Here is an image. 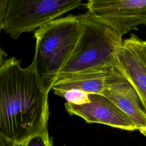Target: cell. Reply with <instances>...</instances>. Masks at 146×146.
<instances>
[{
    "label": "cell",
    "instance_id": "cell-1",
    "mask_svg": "<svg viewBox=\"0 0 146 146\" xmlns=\"http://www.w3.org/2000/svg\"><path fill=\"white\" fill-rule=\"evenodd\" d=\"M49 115L48 94L33 65L6 59L0 68V136L6 145L22 146L47 129Z\"/></svg>",
    "mask_w": 146,
    "mask_h": 146
},
{
    "label": "cell",
    "instance_id": "cell-2",
    "mask_svg": "<svg viewBox=\"0 0 146 146\" xmlns=\"http://www.w3.org/2000/svg\"><path fill=\"white\" fill-rule=\"evenodd\" d=\"M79 17L82 24V34L56 80L78 74L110 70H119L124 76L120 60L122 38L111 28L94 20L87 13Z\"/></svg>",
    "mask_w": 146,
    "mask_h": 146
},
{
    "label": "cell",
    "instance_id": "cell-3",
    "mask_svg": "<svg viewBox=\"0 0 146 146\" xmlns=\"http://www.w3.org/2000/svg\"><path fill=\"white\" fill-rule=\"evenodd\" d=\"M82 29L79 15H69L51 21L35 31V51L31 64L47 94L74 51Z\"/></svg>",
    "mask_w": 146,
    "mask_h": 146
},
{
    "label": "cell",
    "instance_id": "cell-4",
    "mask_svg": "<svg viewBox=\"0 0 146 146\" xmlns=\"http://www.w3.org/2000/svg\"><path fill=\"white\" fill-rule=\"evenodd\" d=\"M81 5V0H8L3 30L17 39Z\"/></svg>",
    "mask_w": 146,
    "mask_h": 146
},
{
    "label": "cell",
    "instance_id": "cell-5",
    "mask_svg": "<svg viewBox=\"0 0 146 146\" xmlns=\"http://www.w3.org/2000/svg\"><path fill=\"white\" fill-rule=\"evenodd\" d=\"M94 20L122 36L146 26V0H90L84 5Z\"/></svg>",
    "mask_w": 146,
    "mask_h": 146
},
{
    "label": "cell",
    "instance_id": "cell-6",
    "mask_svg": "<svg viewBox=\"0 0 146 146\" xmlns=\"http://www.w3.org/2000/svg\"><path fill=\"white\" fill-rule=\"evenodd\" d=\"M90 103L82 106L66 102L64 107L71 115L83 119L87 123H99L123 130H137L135 123L106 97L98 94H89Z\"/></svg>",
    "mask_w": 146,
    "mask_h": 146
},
{
    "label": "cell",
    "instance_id": "cell-7",
    "mask_svg": "<svg viewBox=\"0 0 146 146\" xmlns=\"http://www.w3.org/2000/svg\"><path fill=\"white\" fill-rule=\"evenodd\" d=\"M128 116L137 130L146 137V112L132 85L125 79H117L108 84L102 94Z\"/></svg>",
    "mask_w": 146,
    "mask_h": 146
},
{
    "label": "cell",
    "instance_id": "cell-8",
    "mask_svg": "<svg viewBox=\"0 0 146 146\" xmlns=\"http://www.w3.org/2000/svg\"><path fill=\"white\" fill-rule=\"evenodd\" d=\"M120 78L125 79L117 70L80 73L56 80L52 89L54 92L76 88L88 94L102 95L109 84Z\"/></svg>",
    "mask_w": 146,
    "mask_h": 146
},
{
    "label": "cell",
    "instance_id": "cell-9",
    "mask_svg": "<svg viewBox=\"0 0 146 146\" xmlns=\"http://www.w3.org/2000/svg\"><path fill=\"white\" fill-rule=\"evenodd\" d=\"M120 60L125 78L135 89L146 112V61L133 47L128 40H123Z\"/></svg>",
    "mask_w": 146,
    "mask_h": 146
},
{
    "label": "cell",
    "instance_id": "cell-10",
    "mask_svg": "<svg viewBox=\"0 0 146 146\" xmlns=\"http://www.w3.org/2000/svg\"><path fill=\"white\" fill-rule=\"evenodd\" d=\"M55 94L64 98L67 102L82 106L90 103L89 94L82 90L72 88L66 91H54Z\"/></svg>",
    "mask_w": 146,
    "mask_h": 146
},
{
    "label": "cell",
    "instance_id": "cell-11",
    "mask_svg": "<svg viewBox=\"0 0 146 146\" xmlns=\"http://www.w3.org/2000/svg\"><path fill=\"white\" fill-rule=\"evenodd\" d=\"M22 146H53V143L47 129L42 133L30 138Z\"/></svg>",
    "mask_w": 146,
    "mask_h": 146
},
{
    "label": "cell",
    "instance_id": "cell-12",
    "mask_svg": "<svg viewBox=\"0 0 146 146\" xmlns=\"http://www.w3.org/2000/svg\"><path fill=\"white\" fill-rule=\"evenodd\" d=\"M129 43L136 51L146 61V40H141L135 34H131L127 38Z\"/></svg>",
    "mask_w": 146,
    "mask_h": 146
},
{
    "label": "cell",
    "instance_id": "cell-13",
    "mask_svg": "<svg viewBox=\"0 0 146 146\" xmlns=\"http://www.w3.org/2000/svg\"><path fill=\"white\" fill-rule=\"evenodd\" d=\"M7 5L8 0H0V31L4 27V21Z\"/></svg>",
    "mask_w": 146,
    "mask_h": 146
},
{
    "label": "cell",
    "instance_id": "cell-14",
    "mask_svg": "<svg viewBox=\"0 0 146 146\" xmlns=\"http://www.w3.org/2000/svg\"><path fill=\"white\" fill-rule=\"evenodd\" d=\"M7 56V54L3 51L2 48L0 46V68L3 65V63L5 62V60H4V58Z\"/></svg>",
    "mask_w": 146,
    "mask_h": 146
},
{
    "label": "cell",
    "instance_id": "cell-15",
    "mask_svg": "<svg viewBox=\"0 0 146 146\" xmlns=\"http://www.w3.org/2000/svg\"><path fill=\"white\" fill-rule=\"evenodd\" d=\"M0 146H6V144L5 141L3 140V139L0 136Z\"/></svg>",
    "mask_w": 146,
    "mask_h": 146
}]
</instances>
